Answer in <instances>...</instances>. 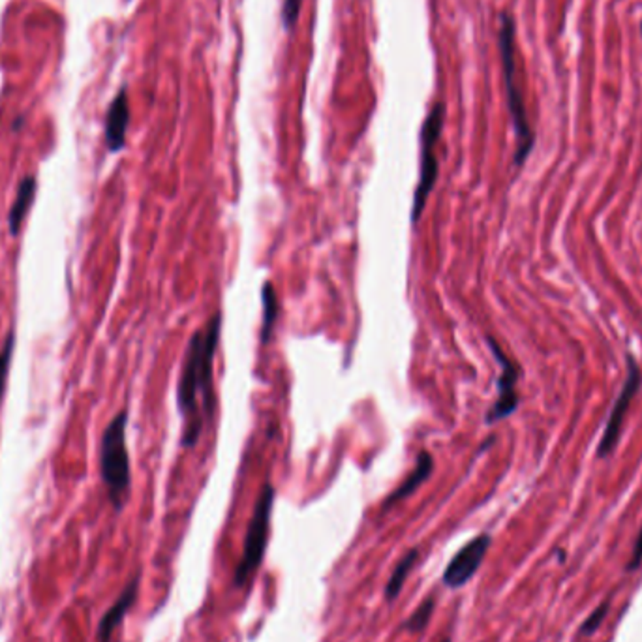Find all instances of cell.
Segmentation results:
<instances>
[{
  "mask_svg": "<svg viewBox=\"0 0 642 642\" xmlns=\"http://www.w3.org/2000/svg\"><path fill=\"white\" fill-rule=\"evenodd\" d=\"M301 3L303 0H286L284 8H282V21H284V28L288 30V33L295 27L297 18H299Z\"/></svg>",
  "mask_w": 642,
  "mask_h": 642,
  "instance_id": "ac0fdd59",
  "label": "cell"
},
{
  "mask_svg": "<svg viewBox=\"0 0 642 642\" xmlns=\"http://www.w3.org/2000/svg\"><path fill=\"white\" fill-rule=\"evenodd\" d=\"M432 472H434V459H432V455H430L429 451H421L417 460H415V468L412 469V474L400 483V487H397L393 492H391L383 499L382 509L383 511H389L393 506L404 502L406 498H410L421 487V484L425 483L432 476Z\"/></svg>",
  "mask_w": 642,
  "mask_h": 642,
  "instance_id": "30bf717a",
  "label": "cell"
},
{
  "mask_svg": "<svg viewBox=\"0 0 642 642\" xmlns=\"http://www.w3.org/2000/svg\"><path fill=\"white\" fill-rule=\"evenodd\" d=\"M491 543H492V539L489 534H481L476 539L466 543L447 563V568L442 576L444 584L451 590L462 588L481 568L484 556H487V553L491 549Z\"/></svg>",
  "mask_w": 642,
  "mask_h": 642,
  "instance_id": "ba28073f",
  "label": "cell"
},
{
  "mask_svg": "<svg viewBox=\"0 0 642 642\" xmlns=\"http://www.w3.org/2000/svg\"><path fill=\"white\" fill-rule=\"evenodd\" d=\"M275 496H276V492L269 483L265 484L258 496L254 514H252V519H250V524L246 530L243 558L233 575L235 588L244 586L250 578H252V575L258 571V568L261 566V561L265 558V551H267L269 536H271V514H273V506H275Z\"/></svg>",
  "mask_w": 642,
  "mask_h": 642,
  "instance_id": "5b68a950",
  "label": "cell"
},
{
  "mask_svg": "<svg viewBox=\"0 0 642 642\" xmlns=\"http://www.w3.org/2000/svg\"><path fill=\"white\" fill-rule=\"evenodd\" d=\"M487 344L489 348L496 359V363L502 367V374H499L496 389H498V398L492 404V408L487 414V425H494V422L504 421L507 417H511L516 408H519L521 398L519 393H516V383H519L521 378V368L514 361L506 355V352L499 348V344L492 338L487 336Z\"/></svg>",
  "mask_w": 642,
  "mask_h": 642,
  "instance_id": "52a82bcc",
  "label": "cell"
},
{
  "mask_svg": "<svg viewBox=\"0 0 642 642\" xmlns=\"http://www.w3.org/2000/svg\"><path fill=\"white\" fill-rule=\"evenodd\" d=\"M222 335V312L216 310L205 327L197 329L184 350L177 383V406L182 417V447H196L205 421L214 414L213 363Z\"/></svg>",
  "mask_w": 642,
  "mask_h": 642,
  "instance_id": "6da1fadb",
  "label": "cell"
},
{
  "mask_svg": "<svg viewBox=\"0 0 642 642\" xmlns=\"http://www.w3.org/2000/svg\"><path fill=\"white\" fill-rule=\"evenodd\" d=\"M137 592H139V575H135L132 581L127 584V588L122 590V593L119 596V599L112 605V608L107 610L104 615V618L98 623V642H109L115 633V630L119 628V623L127 616L128 610L134 607L135 599H137Z\"/></svg>",
  "mask_w": 642,
  "mask_h": 642,
  "instance_id": "8fae6325",
  "label": "cell"
},
{
  "mask_svg": "<svg viewBox=\"0 0 642 642\" xmlns=\"http://www.w3.org/2000/svg\"><path fill=\"white\" fill-rule=\"evenodd\" d=\"M434 607H436L434 598H427L425 601H422V603H421V605L414 610V615H412L408 620H404V622H402L400 630H402V631H410V633H419V631L425 630V628H427V623H429V622H430V618H432Z\"/></svg>",
  "mask_w": 642,
  "mask_h": 642,
  "instance_id": "9a60e30c",
  "label": "cell"
},
{
  "mask_svg": "<svg viewBox=\"0 0 642 642\" xmlns=\"http://www.w3.org/2000/svg\"><path fill=\"white\" fill-rule=\"evenodd\" d=\"M130 124V104L127 89H120L105 113V145L112 152H119L127 143V132Z\"/></svg>",
  "mask_w": 642,
  "mask_h": 642,
  "instance_id": "9c48e42d",
  "label": "cell"
},
{
  "mask_svg": "<svg viewBox=\"0 0 642 642\" xmlns=\"http://www.w3.org/2000/svg\"><path fill=\"white\" fill-rule=\"evenodd\" d=\"M442 642H451V638H449V637H447V638H444V640H442Z\"/></svg>",
  "mask_w": 642,
  "mask_h": 642,
  "instance_id": "ffe728a7",
  "label": "cell"
},
{
  "mask_svg": "<svg viewBox=\"0 0 642 642\" xmlns=\"http://www.w3.org/2000/svg\"><path fill=\"white\" fill-rule=\"evenodd\" d=\"M642 566V528L638 531L637 536V541H635V546H633V553H631V560L628 563V571H635Z\"/></svg>",
  "mask_w": 642,
  "mask_h": 642,
  "instance_id": "d6986e66",
  "label": "cell"
},
{
  "mask_svg": "<svg viewBox=\"0 0 642 642\" xmlns=\"http://www.w3.org/2000/svg\"><path fill=\"white\" fill-rule=\"evenodd\" d=\"M13 346H15V331H10L4 346L0 350V402H3V397L6 393V385H8V374H10V363H12V355H13Z\"/></svg>",
  "mask_w": 642,
  "mask_h": 642,
  "instance_id": "2e32d148",
  "label": "cell"
},
{
  "mask_svg": "<svg viewBox=\"0 0 642 642\" xmlns=\"http://www.w3.org/2000/svg\"><path fill=\"white\" fill-rule=\"evenodd\" d=\"M417 560H419V549H412V551H408V553H406V554L398 560L395 571L391 573L389 581H387V584H385L383 596H385L387 603H393V601L400 596V592H402V586H404V583H406V578H408V575L412 573V569H414V566L417 563Z\"/></svg>",
  "mask_w": 642,
  "mask_h": 642,
  "instance_id": "5bb4252c",
  "label": "cell"
},
{
  "mask_svg": "<svg viewBox=\"0 0 642 642\" xmlns=\"http://www.w3.org/2000/svg\"><path fill=\"white\" fill-rule=\"evenodd\" d=\"M607 613H608V601H605V603H601L599 607L593 608V613H592V615L584 620V623L581 625V635L588 637V635H593V633H596V631L599 630V625L603 623V620H605Z\"/></svg>",
  "mask_w": 642,
  "mask_h": 642,
  "instance_id": "e0dca14e",
  "label": "cell"
},
{
  "mask_svg": "<svg viewBox=\"0 0 642 642\" xmlns=\"http://www.w3.org/2000/svg\"><path fill=\"white\" fill-rule=\"evenodd\" d=\"M499 51H502L504 80L507 90V107L513 120V128L516 135V152L514 166H522L536 143L534 130L530 127L522 89L516 80V47H514V21L511 15H502V27H499Z\"/></svg>",
  "mask_w": 642,
  "mask_h": 642,
  "instance_id": "3957f363",
  "label": "cell"
},
{
  "mask_svg": "<svg viewBox=\"0 0 642 642\" xmlns=\"http://www.w3.org/2000/svg\"><path fill=\"white\" fill-rule=\"evenodd\" d=\"M127 425L128 412L122 410L105 427L100 445L102 481L105 484L107 496L117 511H120L124 502H127L132 484V469L127 447Z\"/></svg>",
  "mask_w": 642,
  "mask_h": 642,
  "instance_id": "7a4b0ae2",
  "label": "cell"
},
{
  "mask_svg": "<svg viewBox=\"0 0 642 642\" xmlns=\"http://www.w3.org/2000/svg\"><path fill=\"white\" fill-rule=\"evenodd\" d=\"M261 305H263V320H261L259 340H261V346H267V344L273 340L278 316H280L278 293L271 282H265L261 288Z\"/></svg>",
  "mask_w": 642,
  "mask_h": 642,
  "instance_id": "4fadbf2b",
  "label": "cell"
},
{
  "mask_svg": "<svg viewBox=\"0 0 642 642\" xmlns=\"http://www.w3.org/2000/svg\"><path fill=\"white\" fill-rule=\"evenodd\" d=\"M628 380L623 382V387L620 391V395L613 406V412H610L607 425L601 436V442L598 447V457L599 459H608L613 455L615 449L618 447L620 442V434L623 430V422H625V415L630 412V406L633 402V398L637 397V393L642 387V370L637 365V361L633 359V355H628Z\"/></svg>",
  "mask_w": 642,
  "mask_h": 642,
  "instance_id": "8992f818",
  "label": "cell"
},
{
  "mask_svg": "<svg viewBox=\"0 0 642 642\" xmlns=\"http://www.w3.org/2000/svg\"><path fill=\"white\" fill-rule=\"evenodd\" d=\"M35 197H36V179L33 175H27L21 179V182L18 186L13 205L8 214V228L13 237L19 233L27 213L30 211V207H33Z\"/></svg>",
  "mask_w": 642,
  "mask_h": 642,
  "instance_id": "7c38bea8",
  "label": "cell"
},
{
  "mask_svg": "<svg viewBox=\"0 0 642 642\" xmlns=\"http://www.w3.org/2000/svg\"><path fill=\"white\" fill-rule=\"evenodd\" d=\"M444 122H445V104L437 102L430 109V113L427 115L425 122H422L421 135H419V141H421L419 143L421 145L419 181H417L414 201H412V224L414 226L419 224L422 211H425L427 201L436 186L437 175H440V164H437V159H436V145L442 137Z\"/></svg>",
  "mask_w": 642,
  "mask_h": 642,
  "instance_id": "277c9868",
  "label": "cell"
}]
</instances>
